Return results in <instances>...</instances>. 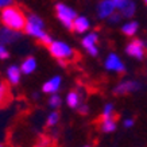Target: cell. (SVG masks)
I'll use <instances>...</instances> for the list:
<instances>
[{
  "instance_id": "6da1fadb",
  "label": "cell",
  "mask_w": 147,
  "mask_h": 147,
  "mask_svg": "<svg viewBox=\"0 0 147 147\" xmlns=\"http://www.w3.org/2000/svg\"><path fill=\"white\" fill-rule=\"evenodd\" d=\"M0 19H1V22L4 23L8 28H12V30H16V31L26 28V24H27L24 13L20 9L16 8V7H5L1 11Z\"/></svg>"
},
{
  "instance_id": "7a4b0ae2",
  "label": "cell",
  "mask_w": 147,
  "mask_h": 147,
  "mask_svg": "<svg viewBox=\"0 0 147 147\" xmlns=\"http://www.w3.org/2000/svg\"><path fill=\"white\" fill-rule=\"evenodd\" d=\"M49 51L53 57L58 58L59 61L73 57V50L62 42H51V45H49Z\"/></svg>"
},
{
  "instance_id": "3957f363",
  "label": "cell",
  "mask_w": 147,
  "mask_h": 147,
  "mask_svg": "<svg viewBox=\"0 0 147 147\" xmlns=\"http://www.w3.org/2000/svg\"><path fill=\"white\" fill-rule=\"evenodd\" d=\"M55 9H57V15H58V18H59V20H61L69 30H73V24H74L73 19H76V11L69 8V7L65 4H57Z\"/></svg>"
},
{
  "instance_id": "277c9868",
  "label": "cell",
  "mask_w": 147,
  "mask_h": 147,
  "mask_svg": "<svg viewBox=\"0 0 147 147\" xmlns=\"http://www.w3.org/2000/svg\"><path fill=\"white\" fill-rule=\"evenodd\" d=\"M144 43H143L140 39H134L131 40L127 47H125V51L128 55L134 58H138V59H143L144 57V54H146V50H144Z\"/></svg>"
},
{
  "instance_id": "5b68a950",
  "label": "cell",
  "mask_w": 147,
  "mask_h": 147,
  "mask_svg": "<svg viewBox=\"0 0 147 147\" xmlns=\"http://www.w3.org/2000/svg\"><path fill=\"white\" fill-rule=\"evenodd\" d=\"M142 88V85L136 82V81H124L116 86L113 89V94L116 96H124V94L132 93V92H136Z\"/></svg>"
},
{
  "instance_id": "8992f818",
  "label": "cell",
  "mask_w": 147,
  "mask_h": 147,
  "mask_svg": "<svg viewBox=\"0 0 147 147\" xmlns=\"http://www.w3.org/2000/svg\"><path fill=\"white\" fill-rule=\"evenodd\" d=\"M105 67L108 70H115V71H119V73H124L125 71L124 65H123V62L119 59V57L116 54H109L107 62H105Z\"/></svg>"
},
{
  "instance_id": "52a82bcc",
  "label": "cell",
  "mask_w": 147,
  "mask_h": 147,
  "mask_svg": "<svg viewBox=\"0 0 147 147\" xmlns=\"http://www.w3.org/2000/svg\"><path fill=\"white\" fill-rule=\"evenodd\" d=\"M116 5L113 3V0H102L101 3L98 4V16L100 18H107L111 16L113 13V8Z\"/></svg>"
},
{
  "instance_id": "ba28073f",
  "label": "cell",
  "mask_w": 147,
  "mask_h": 147,
  "mask_svg": "<svg viewBox=\"0 0 147 147\" xmlns=\"http://www.w3.org/2000/svg\"><path fill=\"white\" fill-rule=\"evenodd\" d=\"M19 32L13 31L12 28H3L0 30V43H12L16 39H19Z\"/></svg>"
},
{
  "instance_id": "9c48e42d",
  "label": "cell",
  "mask_w": 147,
  "mask_h": 147,
  "mask_svg": "<svg viewBox=\"0 0 147 147\" xmlns=\"http://www.w3.org/2000/svg\"><path fill=\"white\" fill-rule=\"evenodd\" d=\"M119 115H112L107 119H100V129L104 132H112L116 129V121Z\"/></svg>"
},
{
  "instance_id": "30bf717a",
  "label": "cell",
  "mask_w": 147,
  "mask_h": 147,
  "mask_svg": "<svg viewBox=\"0 0 147 147\" xmlns=\"http://www.w3.org/2000/svg\"><path fill=\"white\" fill-rule=\"evenodd\" d=\"M96 42H97V35H96L94 32L86 35L84 38V40H82V45H84V47L88 49L90 55H96V54H97V49H96V46H94Z\"/></svg>"
},
{
  "instance_id": "8fae6325",
  "label": "cell",
  "mask_w": 147,
  "mask_h": 147,
  "mask_svg": "<svg viewBox=\"0 0 147 147\" xmlns=\"http://www.w3.org/2000/svg\"><path fill=\"white\" fill-rule=\"evenodd\" d=\"M11 100V93L5 82H0V107L7 105Z\"/></svg>"
},
{
  "instance_id": "7c38bea8",
  "label": "cell",
  "mask_w": 147,
  "mask_h": 147,
  "mask_svg": "<svg viewBox=\"0 0 147 147\" xmlns=\"http://www.w3.org/2000/svg\"><path fill=\"white\" fill-rule=\"evenodd\" d=\"M59 84H61V78H59V77H54L49 82H46V84L43 85V92H46V93H53V92H55V90L59 88Z\"/></svg>"
},
{
  "instance_id": "4fadbf2b",
  "label": "cell",
  "mask_w": 147,
  "mask_h": 147,
  "mask_svg": "<svg viewBox=\"0 0 147 147\" xmlns=\"http://www.w3.org/2000/svg\"><path fill=\"white\" fill-rule=\"evenodd\" d=\"M89 27V23H88V19L85 18H76L74 20V24H73V30H76L77 32H84L88 30Z\"/></svg>"
},
{
  "instance_id": "5bb4252c",
  "label": "cell",
  "mask_w": 147,
  "mask_h": 147,
  "mask_svg": "<svg viewBox=\"0 0 147 147\" xmlns=\"http://www.w3.org/2000/svg\"><path fill=\"white\" fill-rule=\"evenodd\" d=\"M35 66H36L35 59H34L32 57H28V58H26V59L23 61V63H22V71H23V73H26V74H30L31 71H34Z\"/></svg>"
},
{
  "instance_id": "9a60e30c",
  "label": "cell",
  "mask_w": 147,
  "mask_h": 147,
  "mask_svg": "<svg viewBox=\"0 0 147 147\" xmlns=\"http://www.w3.org/2000/svg\"><path fill=\"white\" fill-rule=\"evenodd\" d=\"M7 74H8V78L12 84H18L20 80V71L16 66H9L7 70Z\"/></svg>"
},
{
  "instance_id": "2e32d148",
  "label": "cell",
  "mask_w": 147,
  "mask_h": 147,
  "mask_svg": "<svg viewBox=\"0 0 147 147\" xmlns=\"http://www.w3.org/2000/svg\"><path fill=\"white\" fill-rule=\"evenodd\" d=\"M120 11H121V15H123L124 18H131V16H134V13H135V3L132 1V0H129L128 3H127V5L123 7Z\"/></svg>"
},
{
  "instance_id": "e0dca14e",
  "label": "cell",
  "mask_w": 147,
  "mask_h": 147,
  "mask_svg": "<svg viewBox=\"0 0 147 147\" xmlns=\"http://www.w3.org/2000/svg\"><path fill=\"white\" fill-rule=\"evenodd\" d=\"M136 30H138V23L136 22H129L127 24H124L123 28H121L123 34H125V35H128V36L134 35L135 32H136Z\"/></svg>"
},
{
  "instance_id": "ac0fdd59",
  "label": "cell",
  "mask_w": 147,
  "mask_h": 147,
  "mask_svg": "<svg viewBox=\"0 0 147 147\" xmlns=\"http://www.w3.org/2000/svg\"><path fill=\"white\" fill-rule=\"evenodd\" d=\"M66 101H67V105L70 108H77L78 107V102H80V94L77 92H70L67 94Z\"/></svg>"
},
{
  "instance_id": "d6986e66",
  "label": "cell",
  "mask_w": 147,
  "mask_h": 147,
  "mask_svg": "<svg viewBox=\"0 0 147 147\" xmlns=\"http://www.w3.org/2000/svg\"><path fill=\"white\" fill-rule=\"evenodd\" d=\"M58 117H59L58 112H53V113H50L49 119H47V125H54L58 121Z\"/></svg>"
},
{
  "instance_id": "ffe728a7",
  "label": "cell",
  "mask_w": 147,
  "mask_h": 147,
  "mask_svg": "<svg viewBox=\"0 0 147 147\" xmlns=\"http://www.w3.org/2000/svg\"><path fill=\"white\" fill-rule=\"evenodd\" d=\"M49 104L53 108H58L59 105H61V98L58 97V96H51V97H50Z\"/></svg>"
},
{
  "instance_id": "44dd1931",
  "label": "cell",
  "mask_w": 147,
  "mask_h": 147,
  "mask_svg": "<svg viewBox=\"0 0 147 147\" xmlns=\"http://www.w3.org/2000/svg\"><path fill=\"white\" fill-rule=\"evenodd\" d=\"M28 22L34 23V24H36V26L43 27V22H42V19H40V18H38L36 15H31V16H30V19H28Z\"/></svg>"
},
{
  "instance_id": "7402d4cb",
  "label": "cell",
  "mask_w": 147,
  "mask_h": 147,
  "mask_svg": "<svg viewBox=\"0 0 147 147\" xmlns=\"http://www.w3.org/2000/svg\"><path fill=\"white\" fill-rule=\"evenodd\" d=\"M128 1H129V0H113V3H115V5H116V7H117L119 9H121L123 7H125Z\"/></svg>"
},
{
  "instance_id": "603a6c76",
  "label": "cell",
  "mask_w": 147,
  "mask_h": 147,
  "mask_svg": "<svg viewBox=\"0 0 147 147\" xmlns=\"http://www.w3.org/2000/svg\"><path fill=\"white\" fill-rule=\"evenodd\" d=\"M121 16H123L121 13H112L111 18H109V22L111 23H117L121 19Z\"/></svg>"
},
{
  "instance_id": "cb8c5ba5",
  "label": "cell",
  "mask_w": 147,
  "mask_h": 147,
  "mask_svg": "<svg viewBox=\"0 0 147 147\" xmlns=\"http://www.w3.org/2000/svg\"><path fill=\"white\" fill-rule=\"evenodd\" d=\"M8 55L9 54L7 53V50L4 49V46L0 43V58H1V59H5V58H8Z\"/></svg>"
},
{
  "instance_id": "d4e9b609",
  "label": "cell",
  "mask_w": 147,
  "mask_h": 147,
  "mask_svg": "<svg viewBox=\"0 0 147 147\" xmlns=\"http://www.w3.org/2000/svg\"><path fill=\"white\" fill-rule=\"evenodd\" d=\"M78 112L82 113V115H84V113H88V107H86V105H81V107L78 108Z\"/></svg>"
},
{
  "instance_id": "484cf974",
  "label": "cell",
  "mask_w": 147,
  "mask_h": 147,
  "mask_svg": "<svg viewBox=\"0 0 147 147\" xmlns=\"http://www.w3.org/2000/svg\"><path fill=\"white\" fill-rule=\"evenodd\" d=\"M124 125L125 127H132V125H134V120H132V119H127V120L124 121Z\"/></svg>"
},
{
  "instance_id": "4316f807",
  "label": "cell",
  "mask_w": 147,
  "mask_h": 147,
  "mask_svg": "<svg viewBox=\"0 0 147 147\" xmlns=\"http://www.w3.org/2000/svg\"><path fill=\"white\" fill-rule=\"evenodd\" d=\"M11 3V0H0V7H4V5H8Z\"/></svg>"
},
{
  "instance_id": "83f0119b",
  "label": "cell",
  "mask_w": 147,
  "mask_h": 147,
  "mask_svg": "<svg viewBox=\"0 0 147 147\" xmlns=\"http://www.w3.org/2000/svg\"><path fill=\"white\" fill-rule=\"evenodd\" d=\"M144 45H146V47H147V40H146V42H144Z\"/></svg>"
},
{
  "instance_id": "f1b7e54d",
  "label": "cell",
  "mask_w": 147,
  "mask_h": 147,
  "mask_svg": "<svg viewBox=\"0 0 147 147\" xmlns=\"http://www.w3.org/2000/svg\"><path fill=\"white\" fill-rule=\"evenodd\" d=\"M144 3H146V5H147V0H144Z\"/></svg>"
},
{
  "instance_id": "f546056e",
  "label": "cell",
  "mask_w": 147,
  "mask_h": 147,
  "mask_svg": "<svg viewBox=\"0 0 147 147\" xmlns=\"http://www.w3.org/2000/svg\"><path fill=\"white\" fill-rule=\"evenodd\" d=\"M0 147H1V146H0Z\"/></svg>"
}]
</instances>
